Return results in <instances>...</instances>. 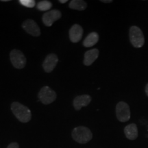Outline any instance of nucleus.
Here are the masks:
<instances>
[{
  "mask_svg": "<svg viewBox=\"0 0 148 148\" xmlns=\"http://www.w3.org/2000/svg\"><path fill=\"white\" fill-rule=\"evenodd\" d=\"M11 110L16 119L22 123H27L30 121L32 117L31 110L28 107L24 106L22 103L14 101L11 104Z\"/></svg>",
  "mask_w": 148,
  "mask_h": 148,
  "instance_id": "nucleus-1",
  "label": "nucleus"
},
{
  "mask_svg": "<svg viewBox=\"0 0 148 148\" xmlns=\"http://www.w3.org/2000/svg\"><path fill=\"white\" fill-rule=\"evenodd\" d=\"M72 137L77 143L85 144L92 139V134L88 127L79 126L73 129L72 132Z\"/></svg>",
  "mask_w": 148,
  "mask_h": 148,
  "instance_id": "nucleus-2",
  "label": "nucleus"
},
{
  "mask_svg": "<svg viewBox=\"0 0 148 148\" xmlns=\"http://www.w3.org/2000/svg\"><path fill=\"white\" fill-rule=\"evenodd\" d=\"M129 38L133 47H142L145 44V37L142 30L138 26L133 25L130 28Z\"/></svg>",
  "mask_w": 148,
  "mask_h": 148,
  "instance_id": "nucleus-3",
  "label": "nucleus"
},
{
  "mask_svg": "<svg viewBox=\"0 0 148 148\" xmlns=\"http://www.w3.org/2000/svg\"><path fill=\"white\" fill-rule=\"evenodd\" d=\"M10 59L12 66L16 69H23L26 65V58L23 52L18 49H13L10 51Z\"/></svg>",
  "mask_w": 148,
  "mask_h": 148,
  "instance_id": "nucleus-4",
  "label": "nucleus"
},
{
  "mask_svg": "<svg viewBox=\"0 0 148 148\" xmlns=\"http://www.w3.org/2000/svg\"><path fill=\"white\" fill-rule=\"evenodd\" d=\"M116 116L117 119L121 122H126L129 121L131 116L130 106L124 101H119L116 106Z\"/></svg>",
  "mask_w": 148,
  "mask_h": 148,
  "instance_id": "nucleus-5",
  "label": "nucleus"
},
{
  "mask_svg": "<svg viewBox=\"0 0 148 148\" xmlns=\"http://www.w3.org/2000/svg\"><path fill=\"white\" fill-rule=\"evenodd\" d=\"M38 97L39 98V100L43 104L48 105L56 100L57 95L53 89H51L49 86H45L38 92Z\"/></svg>",
  "mask_w": 148,
  "mask_h": 148,
  "instance_id": "nucleus-6",
  "label": "nucleus"
},
{
  "mask_svg": "<svg viewBox=\"0 0 148 148\" xmlns=\"http://www.w3.org/2000/svg\"><path fill=\"white\" fill-rule=\"evenodd\" d=\"M61 16H62V14H61L60 11L54 9V10H51L45 12L42 16V21L43 22L44 25L47 27H50L55 21L60 19Z\"/></svg>",
  "mask_w": 148,
  "mask_h": 148,
  "instance_id": "nucleus-7",
  "label": "nucleus"
},
{
  "mask_svg": "<svg viewBox=\"0 0 148 148\" xmlns=\"http://www.w3.org/2000/svg\"><path fill=\"white\" fill-rule=\"evenodd\" d=\"M24 30L33 36H38L40 34V29L38 24L32 19H27L22 23Z\"/></svg>",
  "mask_w": 148,
  "mask_h": 148,
  "instance_id": "nucleus-8",
  "label": "nucleus"
},
{
  "mask_svg": "<svg viewBox=\"0 0 148 148\" xmlns=\"http://www.w3.org/2000/svg\"><path fill=\"white\" fill-rule=\"evenodd\" d=\"M58 62V58L55 53H50L46 56L43 62H42V67L47 73H50L55 69L56 66Z\"/></svg>",
  "mask_w": 148,
  "mask_h": 148,
  "instance_id": "nucleus-9",
  "label": "nucleus"
},
{
  "mask_svg": "<svg viewBox=\"0 0 148 148\" xmlns=\"http://www.w3.org/2000/svg\"><path fill=\"white\" fill-rule=\"evenodd\" d=\"M69 35L71 41L73 43H76L82 39L83 35L82 27L78 24H74L69 29Z\"/></svg>",
  "mask_w": 148,
  "mask_h": 148,
  "instance_id": "nucleus-10",
  "label": "nucleus"
},
{
  "mask_svg": "<svg viewBox=\"0 0 148 148\" xmlns=\"http://www.w3.org/2000/svg\"><path fill=\"white\" fill-rule=\"evenodd\" d=\"M91 101V97L88 95L77 96L73 99V107L76 110H79L82 107L87 106Z\"/></svg>",
  "mask_w": 148,
  "mask_h": 148,
  "instance_id": "nucleus-11",
  "label": "nucleus"
},
{
  "mask_svg": "<svg viewBox=\"0 0 148 148\" xmlns=\"http://www.w3.org/2000/svg\"><path fill=\"white\" fill-rule=\"evenodd\" d=\"M99 56V50L96 48L86 51L84 53V58L83 63L86 66H90L93 63Z\"/></svg>",
  "mask_w": 148,
  "mask_h": 148,
  "instance_id": "nucleus-12",
  "label": "nucleus"
},
{
  "mask_svg": "<svg viewBox=\"0 0 148 148\" xmlns=\"http://www.w3.org/2000/svg\"><path fill=\"white\" fill-rule=\"evenodd\" d=\"M124 133L127 139L134 140L138 137V129L135 123H130L125 127Z\"/></svg>",
  "mask_w": 148,
  "mask_h": 148,
  "instance_id": "nucleus-13",
  "label": "nucleus"
},
{
  "mask_svg": "<svg viewBox=\"0 0 148 148\" xmlns=\"http://www.w3.org/2000/svg\"><path fill=\"white\" fill-rule=\"evenodd\" d=\"M99 40V35L97 32H92L88 34L83 41V45L85 47H90L97 43Z\"/></svg>",
  "mask_w": 148,
  "mask_h": 148,
  "instance_id": "nucleus-14",
  "label": "nucleus"
},
{
  "mask_svg": "<svg viewBox=\"0 0 148 148\" xmlns=\"http://www.w3.org/2000/svg\"><path fill=\"white\" fill-rule=\"evenodd\" d=\"M69 7L73 10H84L87 7V3L83 0H72L70 1Z\"/></svg>",
  "mask_w": 148,
  "mask_h": 148,
  "instance_id": "nucleus-15",
  "label": "nucleus"
},
{
  "mask_svg": "<svg viewBox=\"0 0 148 148\" xmlns=\"http://www.w3.org/2000/svg\"><path fill=\"white\" fill-rule=\"evenodd\" d=\"M52 7V3L49 1H40L36 4V8L40 11H47Z\"/></svg>",
  "mask_w": 148,
  "mask_h": 148,
  "instance_id": "nucleus-16",
  "label": "nucleus"
},
{
  "mask_svg": "<svg viewBox=\"0 0 148 148\" xmlns=\"http://www.w3.org/2000/svg\"><path fill=\"white\" fill-rule=\"evenodd\" d=\"M19 3L27 8H34L36 5L34 0H20Z\"/></svg>",
  "mask_w": 148,
  "mask_h": 148,
  "instance_id": "nucleus-17",
  "label": "nucleus"
},
{
  "mask_svg": "<svg viewBox=\"0 0 148 148\" xmlns=\"http://www.w3.org/2000/svg\"><path fill=\"white\" fill-rule=\"evenodd\" d=\"M7 148H19V145L16 142H13V143H11Z\"/></svg>",
  "mask_w": 148,
  "mask_h": 148,
  "instance_id": "nucleus-18",
  "label": "nucleus"
},
{
  "mask_svg": "<svg viewBox=\"0 0 148 148\" xmlns=\"http://www.w3.org/2000/svg\"><path fill=\"white\" fill-rule=\"evenodd\" d=\"M101 2L106 3H109L112 2V0H101Z\"/></svg>",
  "mask_w": 148,
  "mask_h": 148,
  "instance_id": "nucleus-19",
  "label": "nucleus"
},
{
  "mask_svg": "<svg viewBox=\"0 0 148 148\" xmlns=\"http://www.w3.org/2000/svg\"><path fill=\"white\" fill-rule=\"evenodd\" d=\"M145 93H146V95H147V97H148V83H147V84H146V86H145Z\"/></svg>",
  "mask_w": 148,
  "mask_h": 148,
  "instance_id": "nucleus-20",
  "label": "nucleus"
},
{
  "mask_svg": "<svg viewBox=\"0 0 148 148\" xmlns=\"http://www.w3.org/2000/svg\"><path fill=\"white\" fill-rule=\"evenodd\" d=\"M59 2L61 3H66L67 2V0H59Z\"/></svg>",
  "mask_w": 148,
  "mask_h": 148,
  "instance_id": "nucleus-21",
  "label": "nucleus"
},
{
  "mask_svg": "<svg viewBox=\"0 0 148 148\" xmlns=\"http://www.w3.org/2000/svg\"><path fill=\"white\" fill-rule=\"evenodd\" d=\"M1 1H4V2H5V1H9L8 0H1Z\"/></svg>",
  "mask_w": 148,
  "mask_h": 148,
  "instance_id": "nucleus-22",
  "label": "nucleus"
}]
</instances>
